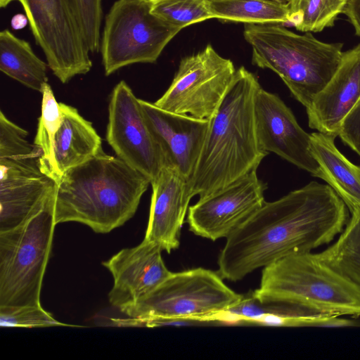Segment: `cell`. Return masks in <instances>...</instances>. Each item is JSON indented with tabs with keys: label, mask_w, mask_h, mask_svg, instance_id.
<instances>
[{
	"label": "cell",
	"mask_w": 360,
	"mask_h": 360,
	"mask_svg": "<svg viewBox=\"0 0 360 360\" xmlns=\"http://www.w3.org/2000/svg\"><path fill=\"white\" fill-rule=\"evenodd\" d=\"M91 53L100 51L103 0H67Z\"/></svg>",
	"instance_id": "obj_28"
},
{
	"label": "cell",
	"mask_w": 360,
	"mask_h": 360,
	"mask_svg": "<svg viewBox=\"0 0 360 360\" xmlns=\"http://www.w3.org/2000/svg\"><path fill=\"white\" fill-rule=\"evenodd\" d=\"M179 31L151 12L150 0H117L101 32L105 75L134 63H155Z\"/></svg>",
	"instance_id": "obj_8"
},
{
	"label": "cell",
	"mask_w": 360,
	"mask_h": 360,
	"mask_svg": "<svg viewBox=\"0 0 360 360\" xmlns=\"http://www.w3.org/2000/svg\"><path fill=\"white\" fill-rule=\"evenodd\" d=\"M19 1L20 0H0V7L1 8H6L7 7L11 2L13 1Z\"/></svg>",
	"instance_id": "obj_34"
},
{
	"label": "cell",
	"mask_w": 360,
	"mask_h": 360,
	"mask_svg": "<svg viewBox=\"0 0 360 360\" xmlns=\"http://www.w3.org/2000/svg\"><path fill=\"white\" fill-rule=\"evenodd\" d=\"M150 184L153 192L144 239L170 253L179 246L181 229L192 198L188 181L176 168L165 165Z\"/></svg>",
	"instance_id": "obj_17"
},
{
	"label": "cell",
	"mask_w": 360,
	"mask_h": 360,
	"mask_svg": "<svg viewBox=\"0 0 360 360\" xmlns=\"http://www.w3.org/2000/svg\"><path fill=\"white\" fill-rule=\"evenodd\" d=\"M47 67L28 41L7 29L0 32V70L5 75L41 93L48 83Z\"/></svg>",
	"instance_id": "obj_22"
},
{
	"label": "cell",
	"mask_w": 360,
	"mask_h": 360,
	"mask_svg": "<svg viewBox=\"0 0 360 360\" xmlns=\"http://www.w3.org/2000/svg\"><path fill=\"white\" fill-rule=\"evenodd\" d=\"M344 13L354 27L356 34L360 37V0H349Z\"/></svg>",
	"instance_id": "obj_32"
},
{
	"label": "cell",
	"mask_w": 360,
	"mask_h": 360,
	"mask_svg": "<svg viewBox=\"0 0 360 360\" xmlns=\"http://www.w3.org/2000/svg\"><path fill=\"white\" fill-rule=\"evenodd\" d=\"M28 19L26 15L18 14L13 17L11 20V26L14 30H20L24 28Z\"/></svg>",
	"instance_id": "obj_33"
},
{
	"label": "cell",
	"mask_w": 360,
	"mask_h": 360,
	"mask_svg": "<svg viewBox=\"0 0 360 360\" xmlns=\"http://www.w3.org/2000/svg\"><path fill=\"white\" fill-rule=\"evenodd\" d=\"M265 185L256 171L190 206L186 221L194 234L212 240L227 238L264 203Z\"/></svg>",
	"instance_id": "obj_12"
},
{
	"label": "cell",
	"mask_w": 360,
	"mask_h": 360,
	"mask_svg": "<svg viewBox=\"0 0 360 360\" xmlns=\"http://www.w3.org/2000/svg\"><path fill=\"white\" fill-rule=\"evenodd\" d=\"M214 18L245 24H289L288 4L271 0H209Z\"/></svg>",
	"instance_id": "obj_23"
},
{
	"label": "cell",
	"mask_w": 360,
	"mask_h": 360,
	"mask_svg": "<svg viewBox=\"0 0 360 360\" xmlns=\"http://www.w3.org/2000/svg\"><path fill=\"white\" fill-rule=\"evenodd\" d=\"M253 292L277 302L325 315L360 317V287L333 269L316 253L292 255L263 268Z\"/></svg>",
	"instance_id": "obj_5"
},
{
	"label": "cell",
	"mask_w": 360,
	"mask_h": 360,
	"mask_svg": "<svg viewBox=\"0 0 360 360\" xmlns=\"http://www.w3.org/2000/svg\"><path fill=\"white\" fill-rule=\"evenodd\" d=\"M150 179L104 151L70 168L56 184V224L75 221L108 233L136 213Z\"/></svg>",
	"instance_id": "obj_3"
},
{
	"label": "cell",
	"mask_w": 360,
	"mask_h": 360,
	"mask_svg": "<svg viewBox=\"0 0 360 360\" xmlns=\"http://www.w3.org/2000/svg\"><path fill=\"white\" fill-rule=\"evenodd\" d=\"M260 84L244 67L214 115L188 186L192 198L209 195L243 176L257 171L269 153L259 146L255 124V98Z\"/></svg>",
	"instance_id": "obj_2"
},
{
	"label": "cell",
	"mask_w": 360,
	"mask_h": 360,
	"mask_svg": "<svg viewBox=\"0 0 360 360\" xmlns=\"http://www.w3.org/2000/svg\"><path fill=\"white\" fill-rule=\"evenodd\" d=\"M158 244L143 239L137 246L121 250L103 265L113 278L110 304L122 313L152 292L172 273Z\"/></svg>",
	"instance_id": "obj_14"
},
{
	"label": "cell",
	"mask_w": 360,
	"mask_h": 360,
	"mask_svg": "<svg viewBox=\"0 0 360 360\" xmlns=\"http://www.w3.org/2000/svg\"><path fill=\"white\" fill-rule=\"evenodd\" d=\"M255 117L263 150L274 153L321 178L319 166L310 150V134L302 129L291 110L276 94L259 88L255 98Z\"/></svg>",
	"instance_id": "obj_13"
},
{
	"label": "cell",
	"mask_w": 360,
	"mask_h": 360,
	"mask_svg": "<svg viewBox=\"0 0 360 360\" xmlns=\"http://www.w3.org/2000/svg\"><path fill=\"white\" fill-rule=\"evenodd\" d=\"M28 131L0 112V158H40L41 150L28 139Z\"/></svg>",
	"instance_id": "obj_29"
},
{
	"label": "cell",
	"mask_w": 360,
	"mask_h": 360,
	"mask_svg": "<svg viewBox=\"0 0 360 360\" xmlns=\"http://www.w3.org/2000/svg\"><path fill=\"white\" fill-rule=\"evenodd\" d=\"M243 295L216 272L202 267L171 274L152 292L123 313L132 318L194 319L219 321Z\"/></svg>",
	"instance_id": "obj_7"
},
{
	"label": "cell",
	"mask_w": 360,
	"mask_h": 360,
	"mask_svg": "<svg viewBox=\"0 0 360 360\" xmlns=\"http://www.w3.org/2000/svg\"><path fill=\"white\" fill-rule=\"evenodd\" d=\"M63 113L56 134L53 157L58 184L68 169L84 163L103 151L102 140L92 123L71 105L60 103Z\"/></svg>",
	"instance_id": "obj_19"
},
{
	"label": "cell",
	"mask_w": 360,
	"mask_h": 360,
	"mask_svg": "<svg viewBox=\"0 0 360 360\" xmlns=\"http://www.w3.org/2000/svg\"><path fill=\"white\" fill-rule=\"evenodd\" d=\"M39 160L0 158V231L24 223L55 189L56 183L41 172Z\"/></svg>",
	"instance_id": "obj_15"
},
{
	"label": "cell",
	"mask_w": 360,
	"mask_h": 360,
	"mask_svg": "<svg viewBox=\"0 0 360 360\" xmlns=\"http://www.w3.org/2000/svg\"><path fill=\"white\" fill-rule=\"evenodd\" d=\"M359 100L360 44L343 52L335 74L306 108L309 127L337 137L342 120Z\"/></svg>",
	"instance_id": "obj_18"
},
{
	"label": "cell",
	"mask_w": 360,
	"mask_h": 360,
	"mask_svg": "<svg viewBox=\"0 0 360 360\" xmlns=\"http://www.w3.org/2000/svg\"><path fill=\"white\" fill-rule=\"evenodd\" d=\"M106 140L119 158L150 179L166 165L137 98L125 81L114 87L108 105Z\"/></svg>",
	"instance_id": "obj_11"
},
{
	"label": "cell",
	"mask_w": 360,
	"mask_h": 360,
	"mask_svg": "<svg viewBox=\"0 0 360 360\" xmlns=\"http://www.w3.org/2000/svg\"><path fill=\"white\" fill-rule=\"evenodd\" d=\"M338 136L360 157V100L342 120Z\"/></svg>",
	"instance_id": "obj_31"
},
{
	"label": "cell",
	"mask_w": 360,
	"mask_h": 360,
	"mask_svg": "<svg viewBox=\"0 0 360 360\" xmlns=\"http://www.w3.org/2000/svg\"><path fill=\"white\" fill-rule=\"evenodd\" d=\"M271 1H274L282 3V4H288L290 0H271Z\"/></svg>",
	"instance_id": "obj_35"
},
{
	"label": "cell",
	"mask_w": 360,
	"mask_h": 360,
	"mask_svg": "<svg viewBox=\"0 0 360 360\" xmlns=\"http://www.w3.org/2000/svg\"><path fill=\"white\" fill-rule=\"evenodd\" d=\"M225 320L239 323L285 327H338V316L313 313L300 307L277 302H262L250 292L224 313Z\"/></svg>",
	"instance_id": "obj_20"
},
{
	"label": "cell",
	"mask_w": 360,
	"mask_h": 360,
	"mask_svg": "<svg viewBox=\"0 0 360 360\" xmlns=\"http://www.w3.org/2000/svg\"><path fill=\"white\" fill-rule=\"evenodd\" d=\"M1 327L41 328L71 326L61 323L41 305L0 306Z\"/></svg>",
	"instance_id": "obj_30"
},
{
	"label": "cell",
	"mask_w": 360,
	"mask_h": 360,
	"mask_svg": "<svg viewBox=\"0 0 360 360\" xmlns=\"http://www.w3.org/2000/svg\"><path fill=\"white\" fill-rule=\"evenodd\" d=\"M348 208L328 184L311 181L262 206L233 231L218 257L219 274L243 279L285 257L312 252L342 231Z\"/></svg>",
	"instance_id": "obj_1"
},
{
	"label": "cell",
	"mask_w": 360,
	"mask_h": 360,
	"mask_svg": "<svg viewBox=\"0 0 360 360\" xmlns=\"http://www.w3.org/2000/svg\"><path fill=\"white\" fill-rule=\"evenodd\" d=\"M236 72L233 62L209 44L181 60L169 88L154 104L174 113L210 120L229 91Z\"/></svg>",
	"instance_id": "obj_9"
},
{
	"label": "cell",
	"mask_w": 360,
	"mask_h": 360,
	"mask_svg": "<svg viewBox=\"0 0 360 360\" xmlns=\"http://www.w3.org/2000/svg\"><path fill=\"white\" fill-rule=\"evenodd\" d=\"M349 0H290L289 24L301 32H321L332 27Z\"/></svg>",
	"instance_id": "obj_26"
},
{
	"label": "cell",
	"mask_w": 360,
	"mask_h": 360,
	"mask_svg": "<svg viewBox=\"0 0 360 360\" xmlns=\"http://www.w3.org/2000/svg\"><path fill=\"white\" fill-rule=\"evenodd\" d=\"M145 120L160 146L166 165L176 168L187 180L198 162L210 120L174 113L139 99Z\"/></svg>",
	"instance_id": "obj_16"
},
{
	"label": "cell",
	"mask_w": 360,
	"mask_h": 360,
	"mask_svg": "<svg viewBox=\"0 0 360 360\" xmlns=\"http://www.w3.org/2000/svg\"><path fill=\"white\" fill-rule=\"evenodd\" d=\"M252 63L276 72L306 108L326 86L342 57V44H328L311 33L297 34L281 25L245 24Z\"/></svg>",
	"instance_id": "obj_4"
},
{
	"label": "cell",
	"mask_w": 360,
	"mask_h": 360,
	"mask_svg": "<svg viewBox=\"0 0 360 360\" xmlns=\"http://www.w3.org/2000/svg\"><path fill=\"white\" fill-rule=\"evenodd\" d=\"M53 74L63 84L89 72L90 51L67 0H20Z\"/></svg>",
	"instance_id": "obj_10"
},
{
	"label": "cell",
	"mask_w": 360,
	"mask_h": 360,
	"mask_svg": "<svg viewBox=\"0 0 360 360\" xmlns=\"http://www.w3.org/2000/svg\"><path fill=\"white\" fill-rule=\"evenodd\" d=\"M335 139L321 132L310 134V150L319 166L320 179L328 183L350 212L360 210V166L338 149Z\"/></svg>",
	"instance_id": "obj_21"
},
{
	"label": "cell",
	"mask_w": 360,
	"mask_h": 360,
	"mask_svg": "<svg viewBox=\"0 0 360 360\" xmlns=\"http://www.w3.org/2000/svg\"><path fill=\"white\" fill-rule=\"evenodd\" d=\"M350 213L338 238L316 255L325 264L360 287V210Z\"/></svg>",
	"instance_id": "obj_24"
},
{
	"label": "cell",
	"mask_w": 360,
	"mask_h": 360,
	"mask_svg": "<svg viewBox=\"0 0 360 360\" xmlns=\"http://www.w3.org/2000/svg\"><path fill=\"white\" fill-rule=\"evenodd\" d=\"M41 94V114L34 143L42 151L39 160L41 172L57 184L58 179L55 167L53 147L56 134L62 123L63 113L60 103L56 100L48 83L44 85Z\"/></svg>",
	"instance_id": "obj_25"
},
{
	"label": "cell",
	"mask_w": 360,
	"mask_h": 360,
	"mask_svg": "<svg viewBox=\"0 0 360 360\" xmlns=\"http://www.w3.org/2000/svg\"><path fill=\"white\" fill-rule=\"evenodd\" d=\"M151 12L179 30L214 18L209 0H150Z\"/></svg>",
	"instance_id": "obj_27"
},
{
	"label": "cell",
	"mask_w": 360,
	"mask_h": 360,
	"mask_svg": "<svg viewBox=\"0 0 360 360\" xmlns=\"http://www.w3.org/2000/svg\"><path fill=\"white\" fill-rule=\"evenodd\" d=\"M55 190L24 223L0 231V306L41 305L42 281L56 226Z\"/></svg>",
	"instance_id": "obj_6"
}]
</instances>
